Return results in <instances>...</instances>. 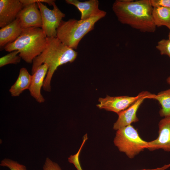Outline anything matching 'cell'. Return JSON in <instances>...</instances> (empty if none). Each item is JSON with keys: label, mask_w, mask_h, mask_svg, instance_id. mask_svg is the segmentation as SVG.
I'll return each instance as SVG.
<instances>
[{"label": "cell", "mask_w": 170, "mask_h": 170, "mask_svg": "<svg viewBox=\"0 0 170 170\" xmlns=\"http://www.w3.org/2000/svg\"><path fill=\"white\" fill-rule=\"evenodd\" d=\"M153 8L150 0H117L112 9L122 24L141 32L152 33L156 28L152 18Z\"/></svg>", "instance_id": "cell-1"}, {"label": "cell", "mask_w": 170, "mask_h": 170, "mask_svg": "<svg viewBox=\"0 0 170 170\" xmlns=\"http://www.w3.org/2000/svg\"><path fill=\"white\" fill-rule=\"evenodd\" d=\"M77 56V52L64 44L57 37H48L45 48L33 61L32 75L42 65L46 64L48 71L42 88L44 91L50 92L51 79L58 67L67 63L73 62Z\"/></svg>", "instance_id": "cell-2"}, {"label": "cell", "mask_w": 170, "mask_h": 170, "mask_svg": "<svg viewBox=\"0 0 170 170\" xmlns=\"http://www.w3.org/2000/svg\"><path fill=\"white\" fill-rule=\"evenodd\" d=\"M47 39L41 28L30 27L23 29L18 38L6 45L4 49L9 52L18 50L21 58L30 64L42 52L46 45Z\"/></svg>", "instance_id": "cell-3"}, {"label": "cell", "mask_w": 170, "mask_h": 170, "mask_svg": "<svg viewBox=\"0 0 170 170\" xmlns=\"http://www.w3.org/2000/svg\"><path fill=\"white\" fill-rule=\"evenodd\" d=\"M106 14L105 12L86 20H62L57 29L56 37L65 45L76 49L83 37L93 30L95 24Z\"/></svg>", "instance_id": "cell-4"}, {"label": "cell", "mask_w": 170, "mask_h": 170, "mask_svg": "<svg viewBox=\"0 0 170 170\" xmlns=\"http://www.w3.org/2000/svg\"><path fill=\"white\" fill-rule=\"evenodd\" d=\"M114 139L115 145L119 150L132 159L147 149L148 142L143 139L137 130L131 125L116 130Z\"/></svg>", "instance_id": "cell-5"}, {"label": "cell", "mask_w": 170, "mask_h": 170, "mask_svg": "<svg viewBox=\"0 0 170 170\" xmlns=\"http://www.w3.org/2000/svg\"><path fill=\"white\" fill-rule=\"evenodd\" d=\"M42 19V29L47 37H56L57 29L65 14L54 3L50 9L41 2L37 3Z\"/></svg>", "instance_id": "cell-6"}, {"label": "cell", "mask_w": 170, "mask_h": 170, "mask_svg": "<svg viewBox=\"0 0 170 170\" xmlns=\"http://www.w3.org/2000/svg\"><path fill=\"white\" fill-rule=\"evenodd\" d=\"M154 94L145 91L140 93L135 97L128 96L111 97L107 95L105 98H99L98 101L99 103L97 106L100 109H104L118 114L128 108L140 98L148 96L152 99Z\"/></svg>", "instance_id": "cell-7"}, {"label": "cell", "mask_w": 170, "mask_h": 170, "mask_svg": "<svg viewBox=\"0 0 170 170\" xmlns=\"http://www.w3.org/2000/svg\"><path fill=\"white\" fill-rule=\"evenodd\" d=\"M158 128L157 138L148 142L147 149L150 151L161 149L170 152V116L164 117L159 121Z\"/></svg>", "instance_id": "cell-8"}, {"label": "cell", "mask_w": 170, "mask_h": 170, "mask_svg": "<svg viewBox=\"0 0 170 170\" xmlns=\"http://www.w3.org/2000/svg\"><path fill=\"white\" fill-rule=\"evenodd\" d=\"M37 3L24 6L18 14L21 26L24 29L31 27L41 28L42 19L41 14Z\"/></svg>", "instance_id": "cell-9"}, {"label": "cell", "mask_w": 170, "mask_h": 170, "mask_svg": "<svg viewBox=\"0 0 170 170\" xmlns=\"http://www.w3.org/2000/svg\"><path fill=\"white\" fill-rule=\"evenodd\" d=\"M24 6L20 0H0V27L3 28L14 21Z\"/></svg>", "instance_id": "cell-10"}, {"label": "cell", "mask_w": 170, "mask_h": 170, "mask_svg": "<svg viewBox=\"0 0 170 170\" xmlns=\"http://www.w3.org/2000/svg\"><path fill=\"white\" fill-rule=\"evenodd\" d=\"M146 99H151V97L148 96L142 97L128 108L117 114L118 118L114 124L113 129L117 130L131 125L133 122H138L139 119L137 116V111L141 104Z\"/></svg>", "instance_id": "cell-11"}, {"label": "cell", "mask_w": 170, "mask_h": 170, "mask_svg": "<svg viewBox=\"0 0 170 170\" xmlns=\"http://www.w3.org/2000/svg\"><path fill=\"white\" fill-rule=\"evenodd\" d=\"M48 71V66L46 64L40 65L31 75V83L28 89L31 95L39 103H43L45 99L41 94L45 77Z\"/></svg>", "instance_id": "cell-12"}, {"label": "cell", "mask_w": 170, "mask_h": 170, "mask_svg": "<svg viewBox=\"0 0 170 170\" xmlns=\"http://www.w3.org/2000/svg\"><path fill=\"white\" fill-rule=\"evenodd\" d=\"M68 4L76 7L81 14V20H86L102 14L105 11L99 8L98 0H89L81 2L77 0H66Z\"/></svg>", "instance_id": "cell-13"}, {"label": "cell", "mask_w": 170, "mask_h": 170, "mask_svg": "<svg viewBox=\"0 0 170 170\" xmlns=\"http://www.w3.org/2000/svg\"><path fill=\"white\" fill-rule=\"evenodd\" d=\"M23 29L18 18L0 29V46L4 47L14 42L20 36Z\"/></svg>", "instance_id": "cell-14"}, {"label": "cell", "mask_w": 170, "mask_h": 170, "mask_svg": "<svg viewBox=\"0 0 170 170\" xmlns=\"http://www.w3.org/2000/svg\"><path fill=\"white\" fill-rule=\"evenodd\" d=\"M31 79V75L27 70L24 67L21 68L17 79L9 90L11 95L13 97L18 96L23 91L28 89Z\"/></svg>", "instance_id": "cell-15"}, {"label": "cell", "mask_w": 170, "mask_h": 170, "mask_svg": "<svg viewBox=\"0 0 170 170\" xmlns=\"http://www.w3.org/2000/svg\"><path fill=\"white\" fill-rule=\"evenodd\" d=\"M153 7L152 18L155 26H165L170 31V8L162 7Z\"/></svg>", "instance_id": "cell-16"}, {"label": "cell", "mask_w": 170, "mask_h": 170, "mask_svg": "<svg viewBox=\"0 0 170 170\" xmlns=\"http://www.w3.org/2000/svg\"><path fill=\"white\" fill-rule=\"evenodd\" d=\"M153 99L157 100L161 106L159 111L160 116L164 117L170 116V88L155 94Z\"/></svg>", "instance_id": "cell-17"}, {"label": "cell", "mask_w": 170, "mask_h": 170, "mask_svg": "<svg viewBox=\"0 0 170 170\" xmlns=\"http://www.w3.org/2000/svg\"><path fill=\"white\" fill-rule=\"evenodd\" d=\"M19 54L18 50H14L0 58V67H2L9 64H16L20 61L21 59L18 54Z\"/></svg>", "instance_id": "cell-18"}, {"label": "cell", "mask_w": 170, "mask_h": 170, "mask_svg": "<svg viewBox=\"0 0 170 170\" xmlns=\"http://www.w3.org/2000/svg\"><path fill=\"white\" fill-rule=\"evenodd\" d=\"M1 166L8 167L10 170H27L26 167L9 159H4L2 160L0 164Z\"/></svg>", "instance_id": "cell-19"}, {"label": "cell", "mask_w": 170, "mask_h": 170, "mask_svg": "<svg viewBox=\"0 0 170 170\" xmlns=\"http://www.w3.org/2000/svg\"><path fill=\"white\" fill-rule=\"evenodd\" d=\"M156 48L160 52L161 55H167L170 59V39H162L159 41Z\"/></svg>", "instance_id": "cell-20"}, {"label": "cell", "mask_w": 170, "mask_h": 170, "mask_svg": "<svg viewBox=\"0 0 170 170\" xmlns=\"http://www.w3.org/2000/svg\"><path fill=\"white\" fill-rule=\"evenodd\" d=\"M43 170H62L59 166L48 158L46 159L43 167Z\"/></svg>", "instance_id": "cell-21"}, {"label": "cell", "mask_w": 170, "mask_h": 170, "mask_svg": "<svg viewBox=\"0 0 170 170\" xmlns=\"http://www.w3.org/2000/svg\"><path fill=\"white\" fill-rule=\"evenodd\" d=\"M153 7H162L170 8V0H150Z\"/></svg>", "instance_id": "cell-22"}, {"label": "cell", "mask_w": 170, "mask_h": 170, "mask_svg": "<svg viewBox=\"0 0 170 170\" xmlns=\"http://www.w3.org/2000/svg\"><path fill=\"white\" fill-rule=\"evenodd\" d=\"M20 1L24 6L33 3H37V2L45 3L49 6H53L55 3V1L53 0H20Z\"/></svg>", "instance_id": "cell-23"}, {"label": "cell", "mask_w": 170, "mask_h": 170, "mask_svg": "<svg viewBox=\"0 0 170 170\" xmlns=\"http://www.w3.org/2000/svg\"><path fill=\"white\" fill-rule=\"evenodd\" d=\"M170 167V163L168 164H165L163 166L160 167H157V168L152 169H142L141 170H165L168 168Z\"/></svg>", "instance_id": "cell-24"}, {"label": "cell", "mask_w": 170, "mask_h": 170, "mask_svg": "<svg viewBox=\"0 0 170 170\" xmlns=\"http://www.w3.org/2000/svg\"><path fill=\"white\" fill-rule=\"evenodd\" d=\"M166 81L170 85V76L167 78Z\"/></svg>", "instance_id": "cell-25"}, {"label": "cell", "mask_w": 170, "mask_h": 170, "mask_svg": "<svg viewBox=\"0 0 170 170\" xmlns=\"http://www.w3.org/2000/svg\"><path fill=\"white\" fill-rule=\"evenodd\" d=\"M169 39H170V31L168 35Z\"/></svg>", "instance_id": "cell-26"}]
</instances>
